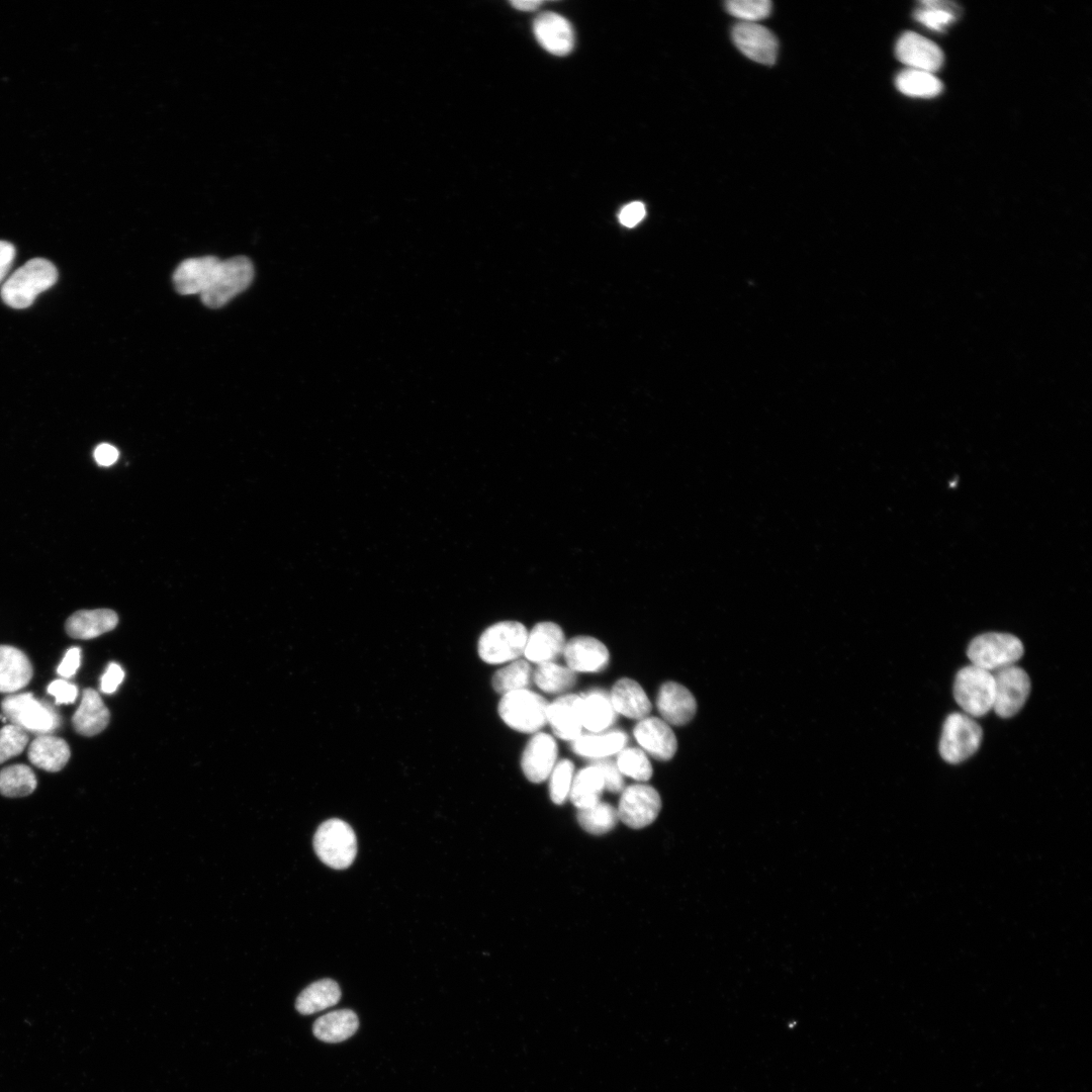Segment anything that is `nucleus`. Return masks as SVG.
Here are the masks:
<instances>
[{"instance_id":"2","label":"nucleus","mask_w":1092,"mask_h":1092,"mask_svg":"<svg viewBox=\"0 0 1092 1092\" xmlns=\"http://www.w3.org/2000/svg\"><path fill=\"white\" fill-rule=\"evenodd\" d=\"M1 710L10 724L37 735L51 734L61 725L59 713L31 693L10 695L3 699Z\"/></svg>"},{"instance_id":"30","label":"nucleus","mask_w":1092,"mask_h":1092,"mask_svg":"<svg viewBox=\"0 0 1092 1092\" xmlns=\"http://www.w3.org/2000/svg\"><path fill=\"white\" fill-rule=\"evenodd\" d=\"M340 998L339 985L332 979H322L300 992L295 1001V1008L301 1014H312L334 1006Z\"/></svg>"},{"instance_id":"32","label":"nucleus","mask_w":1092,"mask_h":1092,"mask_svg":"<svg viewBox=\"0 0 1092 1092\" xmlns=\"http://www.w3.org/2000/svg\"><path fill=\"white\" fill-rule=\"evenodd\" d=\"M896 88L907 96L930 98L942 91V83L932 73L907 68L895 78Z\"/></svg>"},{"instance_id":"44","label":"nucleus","mask_w":1092,"mask_h":1092,"mask_svg":"<svg viewBox=\"0 0 1092 1092\" xmlns=\"http://www.w3.org/2000/svg\"><path fill=\"white\" fill-rule=\"evenodd\" d=\"M124 678L122 667L116 662H110L103 673L100 681V690L104 694L114 693Z\"/></svg>"},{"instance_id":"36","label":"nucleus","mask_w":1092,"mask_h":1092,"mask_svg":"<svg viewBox=\"0 0 1092 1092\" xmlns=\"http://www.w3.org/2000/svg\"><path fill=\"white\" fill-rule=\"evenodd\" d=\"M577 821L581 828L590 834H604L611 831L619 817L617 809L604 802L583 809H578Z\"/></svg>"},{"instance_id":"45","label":"nucleus","mask_w":1092,"mask_h":1092,"mask_svg":"<svg viewBox=\"0 0 1092 1092\" xmlns=\"http://www.w3.org/2000/svg\"><path fill=\"white\" fill-rule=\"evenodd\" d=\"M645 206L640 201H633L626 204L619 213L620 222L627 226L633 228L638 224L645 216Z\"/></svg>"},{"instance_id":"38","label":"nucleus","mask_w":1092,"mask_h":1092,"mask_svg":"<svg viewBox=\"0 0 1092 1092\" xmlns=\"http://www.w3.org/2000/svg\"><path fill=\"white\" fill-rule=\"evenodd\" d=\"M616 764L622 775L634 780L645 782L652 776V766L645 752L639 748L629 747L619 751Z\"/></svg>"},{"instance_id":"43","label":"nucleus","mask_w":1092,"mask_h":1092,"mask_svg":"<svg viewBox=\"0 0 1092 1092\" xmlns=\"http://www.w3.org/2000/svg\"><path fill=\"white\" fill-rule=\"evenodd\" d=\"M47 691L55 698L56 704H72L78 696L77 687L65 679L53 680Z\"/></svg>"},{"instance_id":"46","label":"nucleus","mask_w":1092,"mask_h":1092,"mask_svg":"<svg viewBox=\"0 0 1092 1092\" xmlns=\"http://www.w3.org/2000/svg\"><path fill=\"white\" fill-rule=\"evenodd\" d=\"M81 650L78 647H71L65 653L63 660L58 666V673L64 678L72 677L80 666Z\"/></svg>"},{"instance_id":"3","label":"nucleus","mask_w":1092,"mask_h":1092,"mask_svg":"<svg viewBox=\"0 0 1092 1092\" xmlns=\"http://www.w3.org/2000/svg\"><path fill=\"white\" fill-rule=\"evenodd\" d=\"M253 277V264L247 257L219 261L207 288L200 294L201 300L208 307H221L248 288Z\"/></svg>"},{"instance_id":"12","label":"nucleus","mask_w":1092,"mask_h":1092,"mask_svg":"<svg viewBox=\"0 0 1092 1092\" xmlns=\"http://www.w3.org/2000/svg\"><path fill=\"white\" fill-rule=\"evenodd\" d=\"M736 48L748 59L771 65L778 55V39L765 26L755 22H738L731 31Z\"/></svg>"},{"instance_id":"25","label":"nucleus","mask_w":1092,"mask_h":1092,"mask_svg":"<svg viewBox=\"0 0 1092 1092\" xmlns=\"http://www.w3.org/2000/svg\"><path fill=\"white\" fill-rule=\"evenodd\" d=\"M610 699L616 713L641 720L651 711V703L641 686L631 678H620L613 686Z\"/></svg>"},{"instance_id":"35","label":"nucleus","mask_w":1092,"mask_h":1092,"mask_svg":"<svg viewBox=\"0 0 1092 1092\" xmlns=\"http://www.w3.org/2000/svg\"><path fill=\"white\" fill-rule=\"evenodd\" d=\"M532 677L530 664L520 659L498 669L493 674L491 684L493 690L503 696L511 692L527 690Z\"/></svg>"},{"instance_id":"24","label":"nucleus","mask_w":1092,"mask_h":1092,"mask_svg":"<svg viewBox=\"0 0 1092 1092\" xmlns=\"http://www.w3.org/2000/svg\"><path fill=\"white\" fill-rule=\"evenodd\" d=\"M109 719V710L99 694L93 689H85L81 703L72 717L76 732L84 736H94L106 728Z\"/></svg>"},{"instance_id":"41","label":"nucleus","mask_w":1092,"mask_h":1092,"mask_svg":"<svg viewBox=\"0 0 1092 1092\" xmlns=\"http://www.w3.org/2000/svg\"><path fill=\"white\" fill-rule=\"evenodd\" d=\"M28 742L25 731L8 724L0 729V763L20 754Z\"/></svg>"},{"instance_id":"5","label":"nucleus","mask_w":1092,"mask_h":1092,"mask_svg":"<svg viewBox=\"0 0 1092 1092\" xmlns=\"http://www.w3.org/2000/svg\"><path fill=\"white\" fill-rule=\"evenodd\" d=\"M1024 647L1019 638L998 632L975 637L967 649L971 663L990 672L1013 665L1022 657Z\"/></svg>"},{"instance_id":"37","label":"nucleus","mask_w":1092,"mask_h":1092,"mask_svg":"<svg viewBox=\"0 0 1092 1092\" xmlns=\"http://www.w3.org/2000/svg\"><path fill=\"white\" fill-rule=\"evenodd\" d=\"M921 7L914 11V18L924 26L940 31L954 21L957 10L954 3L946 1H921Z\"/></svg>"},{"instance_id":"48","label":"nucleus","mask_w":1092,"mask_h":1092,"mask_svg":"<svg viewBox=\"0 0 1092 1092\" xmlns=\"http://www.w3.org/2000/svg\"><path fill=\"white\" fill-rule=\"evenodd\" d=\"M15 257V248L6 241H0V283L6 277Z\"/></svg>"},{"instance_id":"49","label":"nucleus","mask_w":1092,"mask_h":1092,"mask_svg":"<svg viewBox=\"0 0 1092 1092\" xmlns=\"http://www.w3.org/2000/svg\"><path fill=\"white\" fill-rule=\"evenodd\" d=\"M542 3H543V2H542V1H540V0H527V1H524V0H515V1H511V4H512V5H513V6H514V7L516 8V9H518V10H521V11H534V10H536V9H537V8H538V7L540 6V5H542Z\"/></svg>"},{"instance_id":"22","label":"nucleus","mask_w":1092,"mask_h":1092,"mask_svg":"<svg viewBox=\"0 0 1092 1092\" xmlns=\"http://www.w3.org/2000/svg\"><path fill=\"white\" fill-rule=\"evenodd\" d=\"M117 614L110 609L81 610L66 621L67 634L76 639H92L116 627Z\"/></svg>"},{"instance_id":"29","label":"nucleus","mask_w":1092,"mask_h":1092,"mask_svg":"<svg viewBox=\"0 0 1092 1092\" xmlns=\"http://www.w3.org/2000/svg\"><path fill=\"white\" fill-rule=\"evenodd\" d=\"M627 740V735L622 731L579 735L571 741V749L580 756L599 759L622 750Z\"/></svg>"},{"instance_id":"14","label":"nucleus","mask_w":1092,"mask_h":1092,"mask_svg":"<svg viewBox=\"0 0 1092 1092\" xmlns=\"http://www.w3.org/2000/svg\"><path fill=\"white\" fill-rule=\"evenodd\" d=\"M533 30L538 42L552 55L566 56L573 49L572 25L560 14L540 13L534 20Z\"/></svg>"},{"instance_id":"28","label":"nucleus","mask_w":1092,"mask_h":1092,"mask_svg":"<svg viewBox=\"0 0 1092 1092\" xmlns=\"http://www.w3.org/2000/svg\"><path fill=\"white\" fill-rule=\"evenodd\" d=\"M582 726L593 733H600L609 728L615 721L617 713L612 705L610 695L597 690L581 696Z\"/></svg>"},{"instance_id":"11","label":"nucleus","mask_w":1092,"mask_h":1092,"mask_svg":"<svg viewBox=\"0 0 1092 1092\" xmlns=\"http://www.w3.org/2000/svg\"><path fill=\"white\" fill-rule=\"evenodd\" d=\"M617 809L619 819L633 829L651 824L661 809L657 791L645 784H634L621 792Z\"/></svg>"},{"instance_id":"39","label":"nucleus","mask_w":1092,"mask_h":1092,"mask_svg":"<svg viewBox=\"0 0 1092 1092\" xmlns=\"http://www.w3.org/2000/svg\"><path fill=\"white\" fill-rule=\"evenodd\" d=\"M574 765L569 759H561L555 763L549 783V793L552 802L561 805L569 795L573 780Z\"/></svg>"},{"instance_id":"27","label":"nucleus","mask_w":1092,"mask_h":1092,"mask_svg":"<svg viewBox=\"0 0 1092 1092\" xmlns=\"http://www.w3.org/2000/svg\"><path fill=\"white\" fill-rule=\"evenodd\" d=\"M358 1026L356 1013L350 1009H341L318 1017L313 1023L312 1031L322 1041L340 1042L351 1037Z\"/></svg>"},{"instance_id":"20","label":"nucleus","mask_w":1092,"mask_h":1092,"mask_svg":"<svg viewBox=\"0 0 1092 1092\" xmlns=\"http://www.w3.org/2000/svg\"><path fill=\"white\" fill-rule=\"evenodd\" d=\"M581 704L578 695H564L548 704L547 722L558 738L573 741L581 735Z\"/></svg>"},{"instance_id":"23","label":"nucleus","mask_w":1092,"mask_h":1092,"mask_svg":"<svg viewBox=\"0 0 1092 1092\" xmlns=\"http://www.w3.org/2000/svg\"><path fill=\"white\" fill-rule=\"evenodd\" d=\"M32 665L20 649L0 645V693H15L32 677Z\"/></svg>"},{"instance_id":"40","label":"nucleus","mask_w":1092,"mask_h":1092,"mask_svg":"<svg viewBox=\"0 0 1092 1092\" xmlns=\"http://www.w3.org/2000/svg\"><path fill=\"white\" fill-rule=\"evenodd\" d=\"M728 13L740 22H755L766 18L771 11L769 0H729L725 3Z\"/></svg>"},{"instance_id":"18","label":"nucleus","mask_w":1092,"mask_h":1092,"mask_svg":"<svg viewBox=\"0 0 1092 1092\" xmlns=\"http://www.w3.org/2000/svg\"><path fill=\"white\" fill-rule=\"evenodd\" d=\"M565 637L560 626L553 622H540L528 633L524 654L536 663L553 662L565 647Z\"/></svg>"},{"instance_id":"13","label":"nucleus","mask_w":1092,"mask_h":1092,"mask_svg":"<svg viewBox=\"0 0 1092 1092\" xmlns=\"http://www.w3.org/2000/svg\"><path fill=\"white\" fill-rule=\"evenodd\" d=\"M895 54L897 59L911 69L937 71L943 63V53L930 39L913 31H906L898 38Z\"/></svg>"},{"instance_id":"47","label":"nucleus","mask_w":1092,"mask_h":1092,"mask_svg":"<svg viewBox=\"0 0 1092 1092\" xmlns=\"http://www.w3.org/2000/svg\"><path fill=\"white\" fill-rule=\"evenodd\" d=\"M118 450L107 443L98 445L94 450L95 461L101 466H110L118 458Z\"/></svg>"},{"instance_id":"8","label":"nucleus","mask_w":1092,"mask_h":1092,"mask_svg":"<svg viewBox=\"0 0 1092 1092\" xmlns=\"http://www.w3.org/2000/svg\"><path fill=\"white\" fill-rule=\"evenodd\" d=\"M981 726L965 713H951L943 722L939 753L948 763L957 764L971 757L980 747Z\"/></svg>"},{"instance_id":"21","label":"nucleus","mask_w":1092,"mask_h":1092,"mask_svg":"<svg viewBox=\"0 0 1092 1092\" xmlns=\"http://www.w3.org/2000/svg\"><path fill=\"white\" fill-rule=\"evenodd\" d=\"M219 261L216 257L204 256L181 262L173 274L176 291L183 295L203 293Z\"/></svg>"},{"instance_id":"31","label":"nucleus","mask_w":1092,"mask_h":1092,"mask_svg":"<svg viewBox=\"0 0 1092 1092\" xmlns=\"http://www.w3.org/2000/svg\"><path fill=\"white\" fill-rule=\"evenodd\" d=\"M604 790L601 771L595 765H589L575 775L568 796L575 807L583 809L598 804Z\"/></svg>"},{"instance_id":"42","label":"nucleus","mask_w":1092,"mask_h":1092,"mask_svg":"<svg viewBox=\"0 0 1092 1092\" xmlns=\"http://www.w3.org/2000/svg\"><path fill=\"white\" fill-rule=\"evenodd\" d=\"M602 774L605 782V789L611 793H621L624 790L623 775L619 770L616 762L608 757L595 759L593 762Z\"/></svg>"},{"instance_id":"6","label":"nucleus","mask_w":1092,"mask_h":1092,"mask_svg":"<svg viewBox=\"0 0 1092 1092\" xmlns=\"http://www.w3.org/2000/svg\"><path fill=\"white\" fill-rule=\"evenodd\" d=\"M314 851L327 866L347 869L357 853L356 835L345 821L333 818L322 823L313 837Z\"/></svg>"},{"instance_id":"33","label":"nucleus","mask_w":1092,"mask_h":1092,"mask_svg":"<svg viewBox=\"0 0 1092 1092\" xmlns=\"http://www.w3.org/2000/svg\"><path fill=\"white\" fill-rule=\"evenodd\" d=\"M537 687L550 694H559L570 690L576 682L575 671L553 662L539 663L533 672Z\"/></svg>"},{"instance_id":"1","label":"nucleus","mask_w":1092,"mask_h":1092,"mask_svg":"<svg viewBox=\"0 0 1092 1092\" xmlns=\"http://www.w3.org/2000/svg\"><path fill=\"white\" fill-rule=\"evenodd\" d=\"M58 278L54 264L42 258H34L18 268L1 288L3 301L13 308H26L35 297L52 287Z\"/></svg>"},{"instance_id":"17","label":"nucleus","mask_w":1092,"mask_h":1092,"mask_svg":"<svg viewBox=\"0 0 1092 1092\" xmlns=\"http://www.w3.org/2000/svg\"><path fill=\"white\" fill-rule=\"evenodd\" d=\"M656 706L663 720L675 726L689 723L697 711V702L693 694L686 687L674 681H667L660 687Z\"/></svg>"},{"instance_id":"19","label":"nucleus","mask_w":1092,"mask_h":1092,"mask_svg":"<svg viewBox=\"0 0 1092 1092\" xmlns=\"http://www.w3.org/2000/svg\"><path fill=\"white\" fill-rule=\"evenodd\" d=\"M567 667L573 671L596 672L603 670L609 662L608 648L590 636L571 638L563 650Z\"/></svg>"},{"instance_id":"26","label":"nucleus","mask_w":1092,"mask_h":1092,"mask_svg":"<svg viewBox=\"0 0 1092 1092\" xmlns=\"http://www.w3.org/2000/svg\"><path fill=\"white\" fill-rule=\"evenodd\" d=\"M27 755L29 761L35 766L56 772L67 764L71 751L64 739L51 734H42L36 736L29 744Z\"/></svg>"},{"instance_id":"9","label":"nucleus","mask_w":1092,"mask_h":1092,"mask_svg":"<svg viewBox=\"0 0 1092 1092\" xmlns=\"http://www.w3.org/2000/svg\"><path fill=\"white\" fill-rule=\"evenodd\" d=\"M547 701L529 690L503 695L497 707L502 720L523 733H533L542 728L547 723Z\"/></svg>"},{"instance_id":"16","label":"nucleus","mask_w":1092,"mask_h":1092,"mask_svg":"<svg viewBox=\"0 0 1092 1092\" xmlns=\"http://www.w3.org/2000/svg\"><path fill=\"white\" fill-rule=\"evenodd\" d=\"M557 745L546 733L535 734L527 743L521 758L525 777L532 783H541L551 774L557 758Z\"/></svg>"},{"instance_id":"15","label":"nucleus","mask_w":1092,"mask_h":1092,"mask_svg":"<svg viewBox=\"0 0 1092 1092\" xmlns=\"http://www.w3.org/2000/svg\"><path fill=\"white\" fill-rule=\"evenodd\" d=\"M633 734L643 749L657 760H669L676 752L675 735L664 720L656 717L641 719L634 727Z\"/></svg>"},{"instance_id":"4","label":"nucleus","mask_w":1092,"mask_h":1092,"mask_svg":"<svg viewBox=\"0 0 1092 1092\" xmlns=\"http://www.w3.org/2000/svg\"><path fill=\"white\" fill-rule=\"evenodd\" d=\"M953 697L965 714L982 717L993 709V673L973 664L961 668L954 677Z\"/></svg>"},{"instance_id":"34","label":"nucleus","mask_w":1092,"mask_h":1092,"mask_svg":"<svg viewBox=\"0 0 1092 1092\" xmlns=\"http://www.w3.org/2000/svg\"><path fill=\"white\" fill-rule=\"evenodd\" d=\"M37 782L32 769L25 764H13L0 770V794L9 798L30 795Z\"/></svg>"},{"instance_id":"10","label":"nucleus","mask_w":1092,"mask_h":1092,"mask_svg":"<svg viewBox=\"0 0 1092 1092\" xmlns=\"http://www.w3.org/2000/svg\"><path fill=\"white\" fill-rule=\"evenodd\" d=\"M992 673L995 681L993 710L1001 718H1010L1021 710L1029 696V676L1015 664Z\"/></svg>"},{"instance_id":"7","label":"nucleus","mask_w":1092,"mask_h":1092,"mask_svg":"<svg viewBox=\"0 0 1092 1092\" xmlns=\"http://www.w3.org/2000/svg\"><path fill=\"white\" fill-rule=\"evenodd\" d=\"M528 639L526 627L516 621H504L486 628L480 635L477 650L486 663L498 664L516 660L524 654Z\"/></svg>"}]
</instances>
